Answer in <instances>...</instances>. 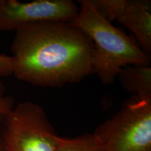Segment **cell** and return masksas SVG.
Masks as SVG:
<instances>
[{
	"mask_svg": "<svg viewBox=\"0 0 151 151\" xmlns=\"http://www.w3.org/2000/svg\"><path fill=\"white\" fill-rule=\"evenodd\" d=\"M13 75L44 88L80 82L94 73V45L71 22H47L15 32Z\"/></svg>",
	"mask_w": 151,
	"mask_h": 151,
	"instance_id": "6da1fadb",
	"label": "cell"
},
{
	"mask_svg": "<svg viewBox=\"0 0 151 151\" xmlns=\"http://www.w3.org/2000/svg\"><path fill=\"white\" fill-rule=\"evenodd\" d=\"M80 4L71 22L93 43L94 73L103 84L113 83L126 66L149 65L148 54L100 14L91 0Z\"/></svg>",
	"mask_w": 151,
	"mask_h": 151,
	"instance_id": "7a4b0ae2",
	"label": "cell"
},
{
	"mask_svg": "<svg viewBox=\"0 0 151 151\" xmlns=\"http://www.w3.org/2000/svg\"><path fill=\"white\" fill-rule=\"evenodd\" d=\"M93 133L106 151H151V99L134 98Z\"/></svg>",
	"mask_w": 151,
	"mask_h": 151,
	"instance_id": "3957f363",
	"label": "cell"
},
{
	"mask_svg": "<svg viewBox=\"0 0 151 151\" xmlns=\"http://www.w3.org/2000/svg\"><path fill=\"white\" fill-rule=\"evenodd\" d=\"M1 133L5 151H55L59 138L43 109L30 101L15 105Z\"/></svg>",
	"mask_w": 151,
	"mask_h": 151,
	"instance_id": "277c9868",
	"label": "cell"
},
{
	"mask_svg": "<svg viewBox=\"0 0 151 151\" xmlns=\"http://www.w3.org/2000/svg\"><path fill=\"white\" fill-rule=\"evenodd\" d=\"M79 6L72 0H0V32L47 22H71Z\"/></svg>",
	"mask_w": 151,
	"mask_h": 151,
	"instance_id": "5b68a950",
	"label": "cell"
},
{
	"mask_svg": "<svg viewBox=\"0 0 151 151\" xmlns=\"http://www.w3.org/2000/svg\"><path fill=\"white\" fill-rule=\"evenodd\" d=\"M109 22L116 20L129 29L146 53L151 52V1L150 0H91Z\"/></svg>",
	"mask_w": 151,
	"mask_h": 151,
	"instance_id": "8992f818",
	"label": "cell"
},
{
	"mask_svg": "<svg viewBox=\"0 0 151 151\" xmlns=\"http://www.w3.org/2000/svg\"><path fill=\"white\" fill-rule=\"evenodd\" d=\"M122 88L140 99H151V68L148 65L123 67L117 77Z\"/></svg>",
	"mask_w": 151,
	"mask_h": 151,
	"instance_id": "52a82bcc",
	"label": "cell"
},
{
	"mask_svg": "<svg viewBox=\"0 0 151 151\" xmlns=\"http://www.w3.org/2000/svg\"><path fill=\"white\" fill-rule=\"evenodd\" d=\"M55 151H106L94 133H86L75 137H59Z\"/></svg>",
	"mask_w": 151,
	"mask_h": 151,
	"instance_id": "ba28073f",
	"label": "cell"
},
{
	"mask_svg": "<svg viewBox=\"0 0 151 151\" xmlns=\"http://www.w3.org/2000/svg\"><path fill=\"white\" fill-rule=\"evenodd\" d=\"M5 86L0 81V151H5L1 139V125L4 118L15 106V99L6 94Z\"/></svg>",
	"mask_w": 151,
	"mask_h": 151,
	"instance_id": "9c48e42d",
	"label": "cell"
},
{
	"mask_svg": "<svg viewBox=\"0 0 151 151\" xmlns=\"http://www.w3.org/2000/svg\"><path fill=\"white\" fill-rule=\"evenodd\" d=\"M13 65L12 56L0 54V76L8 77L13 75Z\"/></svg>",
	"mask_w": 151,
	"mask_h": 151,
	"instance_id": "30bf717a",
	"label": "cell"
}]
</instances>
